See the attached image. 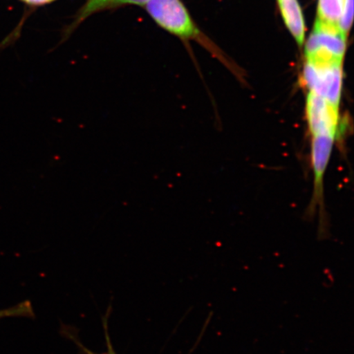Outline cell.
Returning a JSON list of instances; mask_svg holds the SVG:
<instances>
[{
    "label": "cell",
    "instance_id": "3",
    "mask_svg": "<svg viewBox=\"0 0 354 354\" xmlns=\"http://www.w3.org/2000/svg\"><path fill=\"white\" fill-rule=\"evenodd\" d=\"M347 39L339 29L315 24L305 47V57L307 61L343 63Z\"/></svg>",
    "mask_w": 354,
    "mask_h": 354
},
{
    "label": "cell",
    "instance_id": "9",
    "mask_svg": "<svg viewBox=\"0 0 354 354\" xmlns=\"http://www.w3.org/2000/svg\"><path fill=\"white\" fill-rule=\"evenodd\" d=\"M353 19V0H344L342 17L339 22V28L347 37L349 30L351 29Z\"/></svg>",
    "mask_w": 354,
    "mask_h": 354
},
{
    "label": "cell",
    "instance_id": "4",
    "mask_svg": "<svg viewBox=\"0 0 354 354\" xmlns=\"http://www.w3.org/2000/svg\"><path fill=\"white\" fill-rule=\"evenodd\" d=\"M283 20L299 46L305 41V22L298 0H277Z\"/></svg>",
    "mask_w": 354,
    "mask_h": 354
},
{
    "label": "cell",
    "instance_id": "5",
    "mask_svg": "<svg viewBox=\"0 0 354 354\" xmlns=\"http://www.w3.org/2000/svg\"><path fill=\"white\" fill-rule=\"evenodd\" d=\"M149 1V0H88L75 16L73 24L69 26V30L66 34L72 32L82 21L96 12L130 4L145 6Z\"/></svg>",
    "mask_w": 354,
    "mask_h": 354
},
{
    "label": "cell",
    "instance_id": "1",
    "mask_svg": "<svg viewBox=\"0 0 354 354\" xmlns=\"http://www.w3.org/2000/svg\"><path fill=\"white\" fill-rule=\"evenodd\" d=\"M303 81L308 93L340 108L343 87V63L305 61Z\"/></svg>",
    "mask_w": 354,
    "mask_h": 354
},
{
    "label": "cell",
    "instance_id": "7",
    "mask_svg": "<svg viewBox=\"0 0 354 354\" xmlns=\"http://www.w3.org/2000/svg\"><path fill=\"white\" fill-rule=\"evenodd\" d=\"M109 316V311L107 314L103 317V326L104 330V336H105V342H106V347H107V351L103 353H96L91 351L90 348H88L85 346L80 340L75 337L73 333H68V331L66 330V335L69 336V339L73 340V342L76 344L77 346L79 348L80 351H82L83 354H118L116 351H115L113 344L112 342V339H111L109 331V325H108V318Z\"/></svg>",
    "mask_w": 354,
    "mask_h": 354
},
{
    "label": "cell",
    "instance_id": "10",
    "mask_svg": "<svg viewBox=\"0 0 354 354\" xmlns=\"http://www.w3.org/2000/svg\"><path fill=\"white\" fill-rule=\"evenodd\" d=\"M21 1L30 4V6H43V4L55 1V0H21Z\"/></svg>",
    "mask_w": 354,
    "mask_h": 354
},
{
    "label": "cell",
    "instance_id": "6",
    "mask_svg": "<svg viewBox=\"0 0 354 354\" xmlns=\"http://www.w3.org/2000/svg\"><path fill=\"white\" fill-rule=\"evenodd\" d=\"M344 3V0H318L315 24L340 30Z\"/></svg>",
    "mask_w": 354,
    "mask_h": 354
},
{
    "label": "cell",
    "instance_id": "2",
    "mask_svg": "<svg viewBox=\"0 0 354 354\" xmlns=\"http://www.w3.org/2000/svg\"><path fill=\"white\" fill-rule=\"evenodd\" d=\"M145 10L152 19L172 35L183 39H201V32L180 0H149Z\"/></svg>",
    "mask_w": 354,
    "mask_h": 354
},
{
    "label": "cell",
    "instance_id": "8",
    "mask_svg": "<svg viewBox=\"0 0 354 354\" xmlns=\"http://www.w3.org/2000/svg\"><path fill=\"white\" fill-rule=\"evenodd\" d=\"M35 315L32 304L24 301L15 306L0 310V319L6 317H30Z\"/></svg>",
    "mask_w": 354,
    "mask_h": 354
}]
</instances>
